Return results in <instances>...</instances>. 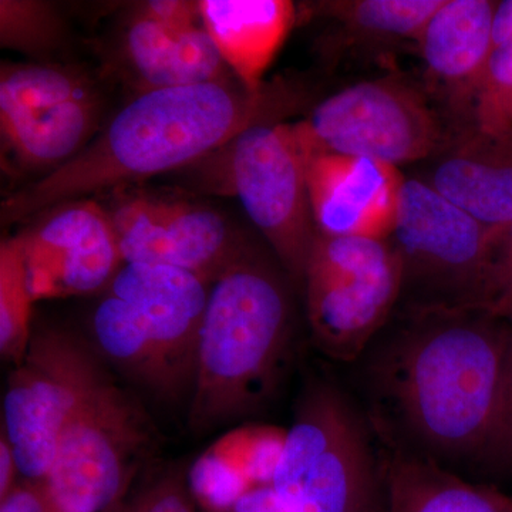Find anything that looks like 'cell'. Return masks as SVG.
<instances>
[{"instance_id":"cell-4","label":"cell","mask_w":512,"mask_h":512,"mask_svg":"<svg viewBox=\"0 0 512 512\" xmlns=\"http://www.w3.org/2000/svg\"><path fill=\"white\" fill-rule=\"evenodd\" d=\"M210 288L173 266L124 264L94 309V349L161 402L191 397Z\"/></svg>"},{"instance_id":"cell-6","label":"cell","mask_w":512,"mask_h":512,"mask_svg":"<svg viewBox=\"0 0 512 512\" xmlns=\"http://www.w3.org/2000/svg\"><path fill=\"white\" fill-rule=\"evenodd\" d=\"M490 231L426 181L406 178L387 238L402 264V311H483Z\"/></svg>"},{"instance_id":"cell-17","label":"cell","mask_w":512,"mask_h":512,"mask_svg":"<svg viewBox=\"0 0 512 512\" xmlns=\"http://www.w3.org/2000/svg\"><path fill=\"white\" fill-rule=\"evenodd\" d=\"M124 52L143 92L229 80L228 66L204 25H168L146 8L128 23Z\"/></svg>"},{"instance_id":"cell-10","label":"cell","mask_w":512,"mask_h":512,"mask_svg":"<svg viewBox=\"0 0 512 512\" xmlns=\"http://www.w3.org/2000/svg\"><path fill=\"white\" fill-rule=\"evenodd\" d=\"M224 150L229 188L288 275L303 284L319 234L306 180L311 150L298 123L256 124Z\"/></svg>"},{"instance_id":"cell-27","label":"cell","mask_w":512,"mask_h":512,"mask_svg":"<svg viewBox=\"0 0 512 512\" xmlns=\"http://www.w3.org/2000/svg\"><path fill=\"white\" fill-rule=\"evenodd\" d=\"M473 124L488 131L512 130V40L488 57L474 103Z\"/></svg>"},{"instance_id":"cell-5","label":"cell","mask_w":512,"mask_h":512,"mask_svg":"<svg viewBox=\"0 0 512 512\" xmlns=\"http://www.w3.org/2000/svg\"><path fill=\"white\" fill-rule=\"evenodd\" d=\"M338 383L306 384L272 487L288 512H387L382 448Z\"/></svg>"},{"instance_id":"cell-22","label":"cell","mask_w":512,"mask_h":512,"mask_svg":"<svg viewBox=\"0 0 512 512\" xmlns=\"http://www.w3.org/2000/svg\"><path fill=\"white\" fill-rule=\"evenodd\" d=\"M97 94L92 80L74 67L52 63L2 64L0 116L22 113Z\"/></svg>"},{"instance_id":"cell-34","label":"cell","mask_w":512,"mask_h":512,"mask_svg":"<svg viewBox=\"0 0 512 512\" xmlns=\"http://www.w3.org/2000/svg\"><path fill=\"white\" fill-rule=\"evenodd\" d=\"M512 40V0L495 2L491 19V52Z\"/></svg>"},{"instance_id":"cell-7","label":"cell","mask_w":512,"mask_h":512,"mask_svg":"<svg viewBox=\"0 0 512 512\" xmlns=\"http://www.w3.org/2000/svg\"><path fill=\"white\" fill-rule=\"evenodd\" d=\"M298 127L311 156L369 157L397 168L433 158L456 131L429 92L400 74L345 87Z\"/></svg>"},{"instance_id":"cell-13","label":"cell","mask_w":512,"mask_h":512,"mask_svg":"<svg viewBox=\"0 0 512 512\" xmlns=\"http://www.w3.org/2000/svg\"><path fill=\"white\" fill-rule=\"evenodd\" d=\"M37 217L18 235L33 301L106 291L124 265L107 208L76 200Z\"/></svg>"},{"instance_id":"cell-24","label":"cell","mask_w":512,"mask_h":512,"mask_svg":"<svg viewBox=\"0 0 512 512\" xmlns=\"http://www.w3.org/2000/svg\"><path fill=\"white\" fill-rule=\"evenodd\" d=\"M285 439L286 431L274 427H247L232 431L210 450L256 487L272 483Z\"/></svg>"},{"instance_id":"cell-32","label":"cell","mask_w":512,"mask_h":512,"mask_svg":"<svg viewBox=\"0 0 512 512\" xmlns=\"http://www.w3.org/2000/svg\"><path fill=\"white\" fill-rule=\"evenodd\" d=\"M224 512H288L272 484L256 485Z\"/></svg>"},{"instance_id":"cell-2","label":"cell","mask_w":512,"mask_h":512,"mask_svg":"<svg viewBox=\"0 0 512 512\" xmlns=\"http://www.w3.org/2000/svg\"><path fill=\"white\" fill-rule=\"evenodd\" d=\"M295 99L281 83L252 93L231 79L141 92L82 153L3 202L2 222L194 163L247 128L282 119Z\"/></svg>"},{"instance_id":"cell-30","label":"cell","mask_w":512,"mask_h":512,"mask_svg":"<svg viewBox=\"0 0 512 512\" xmlns=\"http://www.w3.org/2000/svg\"><path fill=\"white\" fill-rule=\"evenodd\" d=\"M126 512H197L188 478L170 473L144 488Z\"/></svg>"},{"instance_id":"cell-1","label":"cell","mask_w":512,"mask_h":512,"mask_svg":"<svg viewBox=\"0 0 512 512\" xmlns=\"http://www.w3.org/2000/svg\"><path fill=\"white\" fill-rule=\"evenodd\" d=\"M356 360L379 446L470 470L493 421L512 325L484 311L400 312Z\"/></svg>"},{"instance_id":"cell-9","label":"cell","mask_w":512,"mask_h":512,"mask_svg":"<svg viewBox=\"0 0 512 512\" xmlns=\"http://www.w3.org/2000/svg\"><path fill=\"white\" fill-rule=\"evenodd\" d=\"M156 430L136 397L104 373L67 421L46 477L59 512H103L124 494Z\"/></svg>"},{"instance_id":"cell-33","label":"cell","mask_w":512,"mask_h":512,"mask_svg":"<svg viewBox=\"0 0 512 512\" xmlns=\"http://www.w3.org/2000/svg\"><path fill=\"white\" fill-rule=\"evenodd\" d=\"M22 476L19 470L18 458L15 456L12 444L2 429L0 436V500L6 497L19 483L18 477Z\"/></svg>"},{"instance_id":"cell-16","label":"cell","mask_w":512,"mask_h":512,"mask_svg":"<svg viewBox=\"0 0 512 512\" xmlns=\"http://www.w3.org/2000/svg\"><path fill=\"white\" fill-rule=\"evenodd\" d=\"M421 180L487 228L511 224L512 130L458 128Z\"/></svg>"},{"instance_id":"cell-11","label":"cell","mask_w":512,"mask_h":512,"mask_svg":"<svg viewBox=\"0 0 512 512\" xmlns=\"http://www.w3.org/2000/svg\"><path fill=\"white\" fill-rule=\"evenodd\" d=\"M93 345L59 328L33 330L28 352L8 379L6 436L20 474L46 480L67 421L107 372Z\"/></svg>"},{"instance_id":"cell-18","label":"cell","mask_w":512,"mask_h":512,"mask_svg":"<svg viewBox=\"0 0 512 512\" xmlns=\"http://www.w3.org/2000/svg\"><path fill=\"white\" fill-rule=\"evenodd\" d=\"M202 25L228 69L249 92H261L264 76L296 19L289 0H202Z\"/></svg>"},{"instance_id":"cell-14","label":"cell","mask_w":512,"mask_h":512,"mask_svg":"<svg viewBox=\"0 0 512 512\" xmlns=\"http://www.w3.org/2000/svg\"><path fill=\"white\" fill-rule=\"evenodd\" d=\"M306 180L319 235L387 239L392 234L406 180L399 168L375 158L316 154Z\"/></svg>"},{"instance_id":"cell-19","label":"cell","mask_w":512,"mask_h":512,"mask_svg":"<svg viewBox=\"0 0 512 512\" xmlns=\"http://www.w3.org/2000/svg\"><path fill=\"white\" fill-rule=\"evenodd\" d=\"M444 0H333L313 5L329 22L325 56L383 55L407 42H419L424 26Z\"/></svg>"},{"instance_id":"cell-35","label":"cell","mask_w":512,"mask_h":512,"mask_svg":"<svg viewBox=\"0 0 512 512\" xmlns=\"http://www.w3.org/2000/svg\"><path fill=\"white\" fill-rule=\"evenodd\" d=\"M494 316L507 320L512 325V295L498 308V311L494 313Z\"/></svg>"},{"instance_id":"cell-8","label":"cell","mask_w":512,"mask_h":512,"mask_svg":"<svg viewBox=\"0 0 512 512\" xmlns=\"http://www.w3.org/2000/svg\"><path fill=\"white\" fill-rule=\"evenodd\" d=\"M303 285L316 345L355 363L399 306L402 264L389 239L318 235Z\"/></svg>"},{"instance_id":"cell-3","label":"cell","mask_w":512,"mask_h":512,"mask_svg":"<svg viewBox=\"0 0 512 512\" xmlns=\"http://www.w3.org/2000/svg\"><path fill=\"white\" fill-rule=\"evenodd\" d=\"M292 308L281 276L248 251L211 285L188 423L204 433L254 413L291 356Z\"/></svg>"},{"instance_id":"cell-28","label":"cell","mask_w":512,"mask_h":512,"mask_svg":"<svg viewBox=\"0 0 512 512\" xmlns=\"http://www.w3.org/2000/svg\"><path fill=\"white\" fill-rule=\"evenodd\" d=\"M187 478L195 500L211 512L227 511L242 494L254 488L211 450L200 457Z\"/></svg>"},{"instance_id":"cell-29","label":"cell","mask_w":512,"mask_h":512,"mask_svg":"<svg viewBox=\"0 0 512 512\" xmlns=\"http://www.w3.org/2000/svg\"><path fill=\"white\" fill-rule=\"evenodd\" d=\"M512 295V222L491 229L485 254L483 311L494 315Z\"/></svg>"},{"instance_id":"cell-20","label":"cell","mask_w":512,"mask_h":512,"mask_svg":"<svg viewBox=\"0 0 512 512\" xmlns=\"http://www.w3.org/2000/svg\"><path fill=\"white\" fill-rule=\"evenodd\" d=\"M97 94L0 116L3 146L19 167L50 174L92 143L100 117Z\"/></svg>"},{"instance_id":"cell-26","label":"cell","mask_w":512,"mask_h":512,"mask_svg":"<svg viewBox=\"0 0 512 512\" xmlns=\"http://www.w3.org/2000/svg\"><path fill=\"white\" fill-rule=\"evenodd\" d=\"M470 470L488 480L512 478V335L505 355L493 421Z\"/></svg>"},{"instance_id":"cell-31","label":"cell","mask_w":512,"mask_h":512,"mask_svg":"<svg viewBox=\"0 0 512 512\" xmlns=\"http://www.w3.org/2000/svg\"><path fill=\"white\" fill-rule=\"evenodd\" d=\"M0 512H59L46 480L23 478L3 500Z\"/></svg>"},{"instance_id":"cell-25","label":"cell","mask_w":512,"mask_h":512,"mask_svg":"<svg viewBox=\"0 0 512 512\" xmlns=\"http://www.w3.org/2000/svg\"><path fill=\"white\" fill-rule=\"evenodd\" d=\"M62 22L50 3L36 0L0 2V43L26 55L42 56L55 49Z\"/></svg>"},{"instance_id":"cell-21","label":"cell","mask_w":512,"mask_h":512,"mask_svg":"<svg viewBox=\"0 0 512 512\" xmlns=\"http://www.w3.org/2000/svg\"><path fill=\"white\" fill-rule=\"evenodd\" d=\"M382 454L387 512H512V494L493 484L383 448Z\"/></svg>"},{"instance_id":"cell-15","label":"cell","mask_w":512,"mask_h":512,"mask_svg":"<svg viewBox=\"0 0 512 512\" xmlns=\"http://www.w3.org/2000/svg\"><path fill=\"white\" fill-rule=\"evenodd\" d=\"M491 0H444L419 37L431 99L440 100L454 130L473 124L485 64L491 55Z\"/></svg>"},{"instance_id":"cell-23","label":"cell","mask_w":512,"mask_h":512,"mask_svg":"<svg viewBox=\"0 0 512 512\" xmlns=\"http://www.w3.org/2000/svg\"><path fill=\"white\" fill-rule=\"evenodd\" d=\"M33 303L22 242L16 235L0 247V353L15 366L22 362L32 340Z\"/></svg>"},{"instance_id":"cell-12","label":"cell","mask_w":512,"mask_h":512,"mask_svg":"<svg viewBox=\"0 0 512 512\" xmlns=\"http://www.w3.org/2000/svg\"><path fill=\"white\" fill-rule=\"evenodd\" d=\"M107 211L124 264L173 266L212 285L249 251L227 218L200 202L141 192Z\"/></svg>"}]
</instances>
